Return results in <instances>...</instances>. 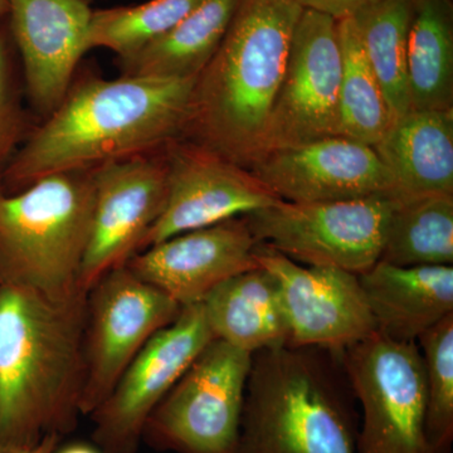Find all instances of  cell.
Wrapping results in <instances>:
<instances>
[{"mask_svg":"<svg viewBox=\"0 0 453 453\" xmlns=\"http://www.w3.org/2000/svg\"><path fill=\"white\" fill-rule=\"evenodd\" d=\"M195 82L121 76L73 83L12 157L2 178L3 195L50 175L89 172L154 153L180 139Z\"/></svg>","mask_w":453,"mask_h":453,"instance_id":"6da1fadb","label":"cell"},{"mask_svg":"<svg viewBox=\"0 0 453 453\" xmlns=\"http://www.w3.org/2000/svg\"><path fill=\"white\" fill-rule=\"evenodd\" d=\"M88 294L57 300L0 283V446L77 427L85 383Z\"/></svg>","mask_w":453,"mask_h":453,"instance_id":"7a4b0ae2","label":"cell"},{"mask_svg":"<svg viewBox=\"0 0 453 453\" xmlns=\"http://www.w3.org/2000/svg\"><path fill=\"white\" fill-rule=\"evenodd\" d=\"M303 11L297 0H238L216 55L196 79L180 139L250 169Z\"/></svg>","mask_w":453,"mask_h":453,"instance_id":"3957f363","label":"cell"},{"mask_svg":"<svg viewBox=\"0 0 453 453\" xmlns=\"http://www.w3.org/2000/svg\"><path fill=\"white\" fill-rule=\"evenodd\" d=\"M356 401L340 354L288 345L257 351L238 453H357Z\"/></svg>","mask_w":453,"mask_h":453,"instance_id":"277c9868","label":"cell"},{"mask_svg":"<svg viewBox=\"0 0 453 453\" xmlns=\"http://www.w3.org/2000/svg\"><path fill=\"white\" fill-rule=\"evenodd\" d=\"M94 170L50 175L0 195V282L57 300L80 294L94 213Z\"/></svg>","mask_w":453,"mask_h":453,"instance_id":"5b68a950","label":"cell"},{"mask_svg":"<svg viewBox=\"0 0 453 453\" xmlns=\"http://www.w3.org/2000/svg\"><path fill=\"white\" fill-rule=\"evenodd\" d=\"M251 362L211 340L149 416L142 442L160 452L238 453Z\"/></svg>","mask_w":453,"mask_h":453,"instance_id":"8992f818","label":"cell"},{"mask_svg":"<svg viewBox=\"0 0 453 453\" xmlns=\"http://www.w3.org/2000/svg\"><path fill=\"white\" fill-rule=\"evenodd\" d=\"M340 356L363 411L357 453H432L418 344L375 332Z\"/></svg>","mask_w":453,"mask_h":453,"instance_id":"52a82bcc","label":"cell"},{"mask_svg":"<svg viewBox=\"0 0 453 453\" xmlns=\"http://www.w3.org/2000/svg\"><path fill=\"white\" fill-rule=\"evenodd\" d=\"M396 199L281 201L243 216L258 242L305 266L335 267L359 276L380 259Z\"/></svg>","mask_w":453,"mask_h":453,"instance_id":"ba28073f","label":"cell"},{"mask_svg":"<svg viewBox=\"0 0 453 453\" xmlns=\"http://www.w3.org/2000/svg\"><path fill=\"white\" fill-rule=\"evenodd\" d=\"M181 306L127 266L109 271L88 292L83 347L85 383L80 411L89 416L155 334Z\"/></svg>","mask_w":453,"mask_h":453,"instance_id":"9c48e42d","label":"cell"},{"mask_svg":"<svg viewBox=\"0 0 453 453\" xmlns=\"http://www.w3.org/2000/svg\"><path fill=\"white\" fill-rule=\"evenodd\" d=\"M214 339L202 303L181 309L155 334L89 417L92 441L103 453H136L149 416Z\"/></svg>","mask_w":453,"mask_h":453,"instance_id":"30bf717a","label":"cell"},{"mask_svg":"<svg viewBox=\"0 0 453 453\" xmlns=\"http://www.w3.org/2000/svg\"><path fill=\"white\" fill-rule=\"evenodd\" d=\"M340 80L338 20L303 8L258 157L279 149L342 135Z\"/></svg>","mask_w":453,"mask_h":453,"instance_id":"8fae6325","label":"cell"},{"mask_svg":"<svg viewBox=\"0 0 453 453\" xmlns=\"http://www.w3.org/2000/svg\"><path fill=\"white\" fill-rule=\"evenodd\" d=\"M168 196L165 207L142 240L140 251L174 235L243 217L281 202L250 169L189 142L165 148Z\"/></svg>","mask_w":453,"mask_h":453,"instance_id":"7c38bea8","label":"cell"},{"mask_svg":"<svg viewBox=\"0 0 453 453\" xmlns=\"http://www.w3.org/2000/svg\"><path fill=\"white\" fill-rule=\"evenodd\" d=\"M165 148L94 169V213L80 273L82 291L138 253L163 213L168 196Z\"/></svg>","mask_w":453,"mask_h":453,"instance_id":"4fadbf2b","label":"cell"},{"mask_svg":"<svg viewBox=\"0 0 453 453\" xmlns=\"http://www.w3.org/2000/svg\"><path fill=\"white\" fill-rule=\"evenodd\" d=\"M253 255L279 285L288 321V347L342 354L377 332L354 273L335 267L305 266L264 242L256 244Z\"/></svg>","mask_w":453,"mask_h":453,"instance_id":"5bb4252c","label":"cell"},{"mask_svg":"<svg viewBox=\"0 0 453 453\" xmlns=\"http://www.w3.org/2000/svg\"><path fill=\"white\" fill-rule=\"evenodd\" d=\"M250 170L281 201L329 203L387 196L395 181L374 148L336 135L259 157Z\"/></svg>","mask_w":453,"mask_h":453,"instance_id":"9a60e30c","label":"cell"},{"mask_svg":"<svg viewBox=\"0 0 453 453\" xmlns=\"http://www.w3.org/2000/svg\"><path fill=\"white\" fill-rule=\"evenodd\" d=\"M258 241L244 217L174 235L135 253L125 264L181 308L203 303L232 277L259 267Z\"/></svg>","mask_w":453,"mask_h":453,"instance_id":"2e32d148","label":"cell"},{"mask_svg":"<svg viewBox=\"0 0 453 453\" xmlns=\"http://www.w3.org/2000/svg\"><path fill=\"white\" fill-rule=\"evenodd\" d=\"M92 9L88 0H8V27L23 82L44 118L64 100L88 52Z\"/></svg>","mask_w":453,"mask_h":453,"instance_id":"e0dca14e","label":"cell"},{"mask_svg":"<svg viewBox=\"0 0 453 453\" xmlns=\"http://www.w3.org/2000/svg\"><path fill=\"white\" fill-rule=\"evenodd\" d=\"M377 332L416 342L453 314V267H402L378 261L357 276Z\"/></svg>","mask_w":453,"mask_h":453,"instance_id":"ac0fdd59","label":"cell"},{"mask_svg":"<svg viewBox=\"0 0 453 453\" xmlns=\"http://www.w3.org/2000/svg\"><path fill=\"white\" fill-rule=\"evenodd\" d=\"M372 148L392 175L398 201L453 196V110L407 112Z\"/></svg>","mask_w":453,"mask_h":453,"instance_id":"d6986e66","label":"cell"},{"mask_svg":"<svg viewBox=\"0 0 453 453\" xmlns=\"http://www.w3.org/2000/svg\"><path fill=\"white\" fill-rule=\"evenodd\" d=\"M202 305L214 339L250 354L288 345L279 285L265 268L226 280Z\"/></svg>","mask_w":453,"mask_h":453,"instance_id":"ffe728a7","label":"cell"},{"mask_svg":"<svg viewBox=\"0 0 453 453\" xmlns=\"http://www.w3.org/2000/svg\"><path fill=\"white\" fill-rule=\"evenodd\" d=\"M238 0H203L162 37L125 58L122 76L196 79L216 55Z\"/></svg>","mask_w":453,"mask_h":453,"instance_id":"44dd1931","label":"cell"},{"mask_svg":"<svg viewBox=\"0 0 453 453\" xmlns=\"http://www.w3.org/2000/svg\"><path fill=\"white\" fill-rule=\"evenodd\" d=\"M407 83L411 111L453 110V0H413Z\"/></svg>","mask_w":453,"mask_h":453,"instance_id":"7402d4cb","label":"cell"},{"mask_svg":"<svg viewBox=\"0 0 453 453\" xmlns=\"http://www.w3.org/2000/svg\"><path fill=\"white\" fill-rule=\"evenodd\" d=\"M380 261L402 267L452 266L453 196L396 199Z\"/></svg>","mask_w":453,"mask_h":453,"instance_id":"603a6c76","label":"cell"},{"mask_svg":"<svg viewBox=\"0 0 453 453\" xmlns=\"http://www.w3.org/2000/svg\"><path fill=\"white\" fill-rule=\"evenodd\" d=\"M338 37L342 52L340 134L374 146L395 119L366 56L353 18L338 20Z\"/></svg>","mask_w":453,"mask_h":453,"instance_id":"cb8c5ba5","label":"cell"},{"mask_svg":"<svg viewBox=\"0 0 453 453\" xmlns=\"http://www.w3.org/2000/svg\"><path fill=\"white\" fill-rule=\"evenodd\" d=\"M413 0H380L353 18L395 119L411 111L407 46Z\"/></svg>","mask_w":453,"mask_h":453,"instance_id":"d4e9b609","label":"cell"},{"mask_svg":"<svg viewBox=\"0 0 453 453\" xmlns=\"http://www.w3.org/2000/svg\"><path fill=\"white\" fill-rule=\"evenodd\" d=\"M203 0H149L92 12L88 50L107 49L119 59L144 49L195 11Z\"/></svg>","mask_w":453,"mask_h":453,"instance_id":"484cf974","label":"cell"},{"mask_svg":"<svg viewBox=\"0 0 453 453\" xmlns=\"http://www.w3.org/2000/svg\"><path fill=\"white\" fill-rule=\"evenodd\" d=\"M426 434L432 453H449L453 442V314L423 333Z\"/></svg>","mask_w":453,"mask_h":453,"instance_id":"4316f807","label":"cell"},{"mask_svg":"<svg viewBox=\"0 0 453 453\" xmlns=\"http://www.w3.org/2000/svg\"><path fill=\"white\" fill-rule=\"evenodd\" d=\"M23 88L22 68L9 32L8 19L0 17V195H3V174L28 135Z\"/></svg>","mask_w":453,"mask_h":453,"instance_id":"83f0119b","label":"cell"},{"mask_svg":"<svg viewBox=\"0 0 453 453\" xmlns=\"http://www.w3.org/2000/svg\"><path fill=\"white\" fill-rule=\"evenodd\" d=\"M377 2L380 0H297L301 7L321 12L336 20L354 16L360 9Z\"/></svg>","mask_w":453,"mask_h":453,"instance_id":"f1b7e54d","label":"cell"},{"mask_svg":"<svg viewBox=\"0 0 453 453\" xmlns=\"http://www.w3.org/2000/svg\"><path fill=\"white\" fill-rule=\"evenodd\" d=\"M61 440L58 434H47L32 446H0V453H55Z\"/></svg>","mask_w":453,"mask_h":453,"instance_id":"f546056e","label":"cell"},{"mask_svg":"<svg viewBox=\"0 0 453 453\" xmlns=\"http://www.w3.org/2000/svg\"><path fill=\"white\" fill-rule=\"evenodd\" d=\"M55 453H103L95 445H88V443L74 442L70 445L62 447L57 449Z\"/></svg>","mask_w":453,"mask_h":453,"instance_id":"4dcf8cb0","label":"cell"},{"mask_svg":"<svg viewBox=\"0 0 453 453\" xmlns=\"http://www.w3.org/2000/svg\"><path fill=\"white\" fill-rule=\"evenodd\" d=\"M8 0H0V17H7Z\"/></svg>","mask_w":453,"mask_h":453,"instance_id":"1f68e13d","label":"cell"},{"mask_svg":"<svg viewBox=\"0 0 453 453\" xmlns=\"http://www.w3.org/2000/svg\"><path fill=\"white\" fill-rule=\"evenodd\" d=\"M0 283H2V282H0Z\"/></svg>","mask_w":453,"mask_h":453,"instance_id":"d6a6232c","label":"cell"}]
</instances>
